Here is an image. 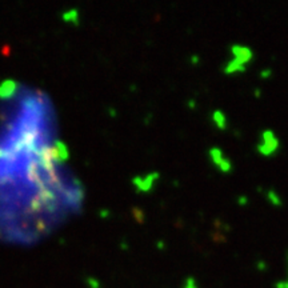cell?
Returning a JSON list of instances; mask_svg holds the SVG:
<instances>
[{
  "mask_svg": "<svg viewBox=\"0 0 288 288\" xmlns=\"http://www.w3.org/2000/svg\"><path fill=\"white\" fill-rule=\"evenodd\" d=\"M279 147H280V143H279V139L276 138L275 132L269 128L263 130L260 134V141L256 146L259 154L264 157H271L278 152Z\"/></svg>",
  "mask_w": 288,
  "mask_h": 288,
  "instance_id": "1",
  "label": "cell"
},
{
  "mask_svg": "<svg viewBox=\"0 0 288 288\" xmlns=\"http://www.w3.org/2000/svg\"><path fill=\"white\" fill-rule=\"evenodd\" d=\"M159 179H160V174L156 172V171H154V172H150V174H147L146 176H136L132 180V183L136 187V191H138V192L139 191H140V192H150Z\"/></svg>",
  "mask_w": 288,
  "mask_h": 288,
  "instance_id": "2",
  "label": "cell"
},
{
  "mask_svg": "<svg viewBox=\"0 0 288 288\" xmlns=\"http://www.w3.org/2000/svg\"><path fill=\"white\" fill-rule=\"evenodd\" d=\"M229 52L232 55V59L243 63L244 66L249 64L254 60V51L248 46H243V44L235 43V44L229 47Z\"/></svg>",
  "mask_w": 288,
  "mask_h": 288,
  "instance_id": "3",
  "label": "cell"
},
{
  "mask_svg": "<svg viewBox=\"0 0 288 288\" xmlns=\"http://www.w3.org/2000/svg\"><path fill=\"white\" fill-rule=\"evenodd\" d=\"M224 74L226 75H236V74H243L247 71V66H244L243 63L238 62L236 59H231L226 63L224 66Z\"/></svg>",
  "mask_w": 288,
  "mask_h": 288,
  "instance_id": "4",
  "label": "cell"
},
{
  "mask_svg": "<svg viewBox=\"0 0 288 288\" xmlns=\"http://www.w3.org/2000/svg\"><path fill=\"white\" fill-rule=\"evenodd\" d=\"M212 121L213 124L219 128V130H222V131L223 130H226L227 125H228L226 114H224L223 111H220V110H216V111L212 112Z\"/></svg>",
  "mask_w": 288,
  "mask_h": 288,
  "instance_id": "5",
  "label": "cell"
},
{
  "mask_svg": "<svg viewBox=\"0 0 288 288\" xmlns=\"http://www.w3.org/2000/svg\"><path fill=\"white\" fill-rule=\"evenodd\" d=\"M208 156H210V160L212 161V164L215 167H218L220 161L226 157L224 154H223L222 148L219 147H211L210 150H208Z\"/></svg>",
  "mask_w": 288,
  "mask_h": 288,
  "instance_id": "6",
  "label": "cell"
},
{
  "mask_svg": "<svg viewBox=\"0 0 288 288\" xmlns=\"http://www.w3.org/2000/svg\"><path fill=\"white\" fill-rule=\"evenodd\" d=\"M265 197L268 200L269 203L274 207H282L283 206V200L280 197L278 192L275 190H267L265 191Z\"/></svg>",
  "mask_w": 288,
  "mask_h": 288,
  "instance_id": "7",
  "label": "cell"
},
{
  "mask_svg": "<svg viewBox=\"0 0 288 288\" xmlns=\"http://www.w3.org/2000/svg\"><path fill=\"white\" fill-rule=\"evenodd\" d=\"M232 168L233 166L228 157H224V159L219 163V166H218V170H219L220 172H223V174H229V172L232 171Z\"/></svg>",
  "mask_w": 288,
  "mask_h": 288,
  "instance_id": "8",
  "label": "cell"
},
{
  "mask_svg": "<svg viewBox=\"0 0 288 288\" xmlns=\"http://www.w3.org/2000/svg\"><path fill=\"white\" fill-rule=\"evenodd\" d=\"M183 288H199V285H197V282H196V279L192 278V276H190V278H187L186 282H184V284H183Z\"/></svg>",
  "mask_w": 288,
  "mask_h": 288,
  "instance_id": "9",
  "label": "cell"
},
{
  "mask_svg": "<svg viewBox=\"0 0 288 288\" xmlns=\"http://www.w3.org/2000/svg\"><path fill=\"white\" fill-rule=\"evenodd\" d=\"M236 203L239 204V206H242V207L247 206V204H248V197H247L246 195H239V196H238V199H236Z\"/></svg>",
  "mask_w": 288,
  "mask_h": 288,
  "instance_id": "10",
  "label": "cell"
},
{
  "mask_svg": "<svg viewBox=\"0 0 288 288\" xmlns=\"http://www.w3.org/2000/svg\"><path fill=\"white\" fill-rule=\"evenodd\" d=\"M272 75V69L271 68H264L260 71V74H259V76H260V79H268L271 78Z\"/></svg>",
  "mask_w": 288,
  "mask_h": 288,
  "instance_id": "11",
  "label": "cell"
},
{
  "mask_svg": "<svg viewBox=\"0 0 288 288\" xmlns=\"http://www.w3.org/2000/svg\"><path fill=\"white\" fill-rule=\"evenodd\" d=\"M190 63H191V64H193V66H197V64H200V56L199 55H192L190 58Z\"/></svg>",
  "mask_w": 288,
  "mask_h": 288,
  "instance_id": "12",
  "label": "cell"
},
{
  "mask_svg": "<svg viewBox=\"0 0 288 288\" xmlns=\"http://www.w3.org/2000/svg\"><path fill=\"white\" fill-rule=\"evenodd\" d=\"M275 288H288V279L287 280H280L275 284Z\"/></svg>",
  "mask_w": 288,
  "mask_h": 288,
  "instance_id": "13",
  "label": "cell"
},
{
  "mask_svg": "<svg viewBox=\"0 0 288 288\" xmlns=\"http://www.w3.org/2000/svg\"><path fill=\"white\" fill-rule=\"evenodd\" d=\"M187 105H188V108H190V110H195V108H196V102H195V100H188V102H187Z\"/></svg>",
  "mask_w": 288,
  "mask_h": 288,
  "instance_id": "14",
  "label": "cell"
},
{
  "mask_svg": "<svg viewBox=\"0 0 288 288\" xmlns=\"http://www.w3.org/2000/svg\"><path fill=\"white\" fill-rule=\"evenodd\" d=\"M256 265H258L259 269H265V268H267V263H265V262H259Z\"/></svg>",
  "mask_w": 288,
  "mask_h": 288,
  "instance_id": "15",
  "label": "cell"
},
{
  "mask_svg": "<svg viewBox=\"0 0 288 288\" xmlns=\"http://www.w3.org/2000/svg\"><path fill=\"white\" fill-rule=\"evenodd\" d=\"M254 96H255V98H260V96H262V91H260V89H255V91H254Z\"/></svg>",
  "mask_w": 288,
  "mask_h": 288,
  "instance_id": "16",
  "label": "cell"
},
{
  "mask_svg": "<svg viewBox=\"0 0 288 288\" xmlns=\"http://www.w3.org/2000/svg\"><path fill=\"white\" fill-rule=\"evenodd\" d=\"M157 248L163 249L164 248V242H157Z\"/></svg>",
  "mask_w": 288,
  "mask_h": 288,
  "instance_id": "17",
  "label": "cell"
}]
</instances>
